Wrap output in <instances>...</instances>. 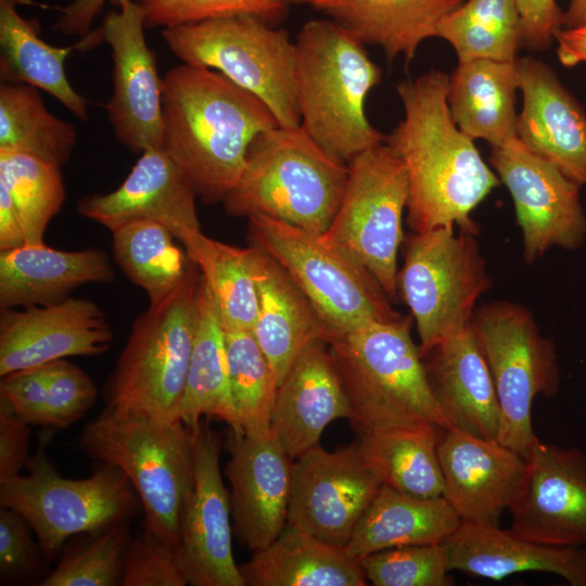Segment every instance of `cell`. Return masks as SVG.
Masks as SVG:
<instances>
[{"label":"cell","instance_id":"cell-38","mask_svg":"<svg viewBox=\"0 0 586 586\" xmlns=\"http://www.w3.org/2000/svg\"><path fill=\"white\" fill-rule=\"evenodd\" d=\"M76 142L74 125L51 114L36 87L0 82V151L27 153L61 168Z\"/></svg>","mask_w":586,"mask_h":586},{"label":"cell","instance_id":"cell-3","mask_svg":"<svg viewBox=\"0 0 586 586\" xmlns=\"http://www.w3.org/2000/svg\"><path fill=\"white\" fill-rule=\"evenodd\" d=\"M294 43L296 97L306 132L346 164L383 142L365 110L382 69L365 44L327 17L304 23Z\"/></svg>","mask_w":586,"mask_h":586},{"label":"cell","instance_id":"cell-24","mask_svg":"<svg viewBox=\"0 0 586 586\" xmlns=\"http://www.w3.org/2000/svg\"><path fill=\"white\" fill-rule=\"evenodd\" d=\"M349 402L326 341L308 344L277 388L270 428L292 459L318 445L333 421L349 418Z\"/></svg>","mask_w":586,"mask_h":586},{"label":"cell","instance_id":"cell-1","mask_svg":"<svg viewBox=\"0 0 586 586\" xmlns=\"http://www.w3.org/2000/svg\"><path fill=\"white\" fill-rule=\"evenodd\" d=\"M448 84L449 75L438 69L400 80L395 89L404 116L384 135V142L406 167V220L411 232L453 226L479 234L471 214L500 180L474 140L454 122Z\"/></svg>","mask_w":586,"mask_h":586},{"label":"cell","instance_id":"cell-16","mask_svg":"<svg viewBox=\"0 0 586 586\" xmlns=\"http://www.w3.org/2000/svg\"><path fill=\"white\" fill-rule=\"evenodd\" d=\"M191 433L194 488L184 510L177 557L192 586H245L232 552L230 493L219 467L220 435L201 420Z\"/></svg>","mask_w":586,"mask_h":586},{"label":"cell","instance_id":"cell-11","mask_svg":"<svg viewBox=\"0 0 586 586\" xmlns=\"http://www.w3.org/2000/svg\"><path fill=\"white\" fill-rule=\"evenodd\" d=\"M476 237L448 226L403 240L397 291L416 324L421 355L469 329L479 300L493 286Z\"/></svg>","mask_w":586,"mask_h":586},{"label":"cell","instance_id":"cell-34","mask_svg":"<svg viewBox=\"0 0 586 586\" xmlns=\"http://www.w3.org/2000/svg\"><path fill=\"white\" fill-rule=\"evenodd\" d=\"M21 0H0V78L40 89L80 120L88 119L86 99L71 85L65 60L78 46L54 47L39 36L37 23L20 15Z\"/></svg>","mask_w":586,"mask_h":586},{"label":"cell","instance_id":"cell-32","mask_svg":"<svg viewBox=\"0 0 586 586\" xmlns=\"http://www.w3.org/2000/svg\"><path fill=\"white\" fill-rule=\"evenodd\" d=\"M515 60L458 63L449 75L447 102L457 127L491 146L515 137Z\"/></svg>","mask_w":586,"mask_h":586},{"label":"cell","instance_id":"cell-47","mask_svg":"<svg viewBox=\"0 0 586 586\" xmlns=\"http://www.w3.org/2000/svg\"><path fill=\"white\" fill-rule=\"evenodd\" d=\"M27 520L18 512L0 510V576L2 582L28 578L43 568L40 546Z\"/></svg>","mask_w":586,"mask_h":586},{"label":"cell","instance_id":"cell-5","mask_svg":"<svg viewBox=\"0 0 586 586\" xmlns=\"http://www.w3.org/2000/svg\"><path fill=\"white\" fill-rule=\"evenodd\" d=\"M412 317L375 321L330 341L359 434L396 426L448 429L432 394Z\"/></svg>","mask_w":586,"mask_h":586},{"label":"cell","instance_id":"cell-45","mask_svg":"<svg viewBox=\"0 0 586 586\" xmlns=\"http://www.w3.org/2000/svg\"><path fill=\"white\" fill-rule=\"evenodd\" d=\"M145 27H173L208 18L252 15L278 26L291 7L290 0H137Z\"/></svg>","mask_w":586,"mask_h":586},{"label":"cell","instance_id":"cell-51","mask_svg":"<svg viewBox=\"0 0 586 586\" xmlns=\"http://www.w3.org/2000/svg\"><path fill=\"white\" fill-rule=\"evenodd\" d=\"M557 55L564 67L586 63V24L574 28H561L555 36Z\"/></svg>","mask_w":586,"mask_h":586},{"label":"cell","instance_id":"cell-53","mask_svg":"<svg viewBox=\"0 0 586 586\" xmlns=\"http://www.w3.org/2000/svg\"><path fill=\"white\" fill-rule=\"evenodd\" d=\"M586 24V0H570L564 11V28H574Z\"/></svg>","mask_w":586,"mask_h":586},{"label":"cell","instance_id":"cell-36","mask_svg":"<svg viewBox=\"0 0 586 586\" xmlns=\"http://www.w3.org/2000/svg\"><path fill=\"white\" fill-rule=\"evenodd\" d=\"M202 417L238 428L228 373L225 331L216 306L202 280L200 316L191 354L186 388L177 418L187 428H194Z\"/></svg>","mask_w":586,"mask_h":586},{"label":"cell","instance_id":"cell-31","mask_svg":"<svg viewBox=\"0 0 586 586\" xmlns=\"http://www.w3.org/2000/svg\"><path fill=\"white\" fill-rule=\"evenodd\" d=\"M461 521L444 496L419 498L382 485L344 549L360 559L390 548L442 544Z\"/></svg>","mask_w":586,"mask_h":586},{"label":"cell","instance_id":"cell-29","mask_svg":"<svg viewBox=\"0 0 586 586\" xmlns=\"http://www.w3.org/2000/svg\"><path fill=\"white\" fill-rule=\"evenodd\" d=\"M467 0H290L333 21L360 42L379 46L386 60L409 64L440 22Z\"/></svg>","mask_w":586,"mask_h":586},{"label":"cell","instance_id":"cell-37","mask_svg":"<svg viewBox=\"0 0 586 586\" xmlns=\"http://www.w3.org/2000/svg\"><path fill=\"white\" fill-rule=\"evenodd\" d=\"M113 234L114 259L128 277L157 304L179 289L195 264L174 242L173 233L152 220L127 224Z\"/></svg>","mask_w":586,"mask_h":586},{"label":"cell","instance_id":"cell-35","mask_svg":"<svg viewBox=\"0 0 586 586\" xmlns=\"http://www.w3.org/2000/svg\"><path fill=\"white\" fill-rule=\"evenodd\" d=\"M444 429L396 426L360 434L358 450L382 485L400 493L434 498L444 495L438 442Z\"/></svg>","mask_w":586,"mask_h":586},{"label":"cell","instance_id":"cell-12","mask_svg":"<svg viewBox=\"0 0 586 586\" xmlns=\"http://www.w3.org/2000/svg\"><path fill=\"white\" fill-rule=\"evenodd\" d=\"M470 330L488 365L500 407L497 441L525 459L539 440L532 423L536 396L560 387L557 347L520 303L496 300L476 307Z\"/></svg>","mask_w":586,"mask_h":586},{"label":"cell","instance_id":"cell-6","mask_svg":"<svg viewBox=\"0 0 586 586\" xmlns=\"http://www.w3.org/2000/svg\"><path fill=\"white\" fill-rule=\"evenodd\" d=\"M347 175V164L301 125L276 126L253 140L243 173L222 203L231 216L264 215L319 235L337 211Z\"/></svg>","mask_w":586,"mask_h":586},{"label":"cell","instance_id":"cell-14","mask_svg":"<svg viewBox=\"0 0 586 586\" xmlns=\"http://www.w3.org/2000/svg\"><path fill=\"white\" fill-rule=\"evenodd\" d=\"M491 167L513 202L523 259L534 264L548 251H574L586 241L581 188L517 136L491 146Z\"/></svg>","mask_w":586,"mask_h":586},{"label":"cell","instance_id":"cell-50","mask_svg":"<svg viewBox=\"0 0 586 586\" xmlns=\"http://www.w3.org/2000/svg\"><path fill=\"white\" fill-rule=\"evenodd\" d=\"M107 1L120 9L132 0H74L62 10L60 17L52 26L53 30L87 37L93 20L103 11Z\"/></svg>","mask_w":586,"mask_h":586},{"label":"cell","instance_id":"cell-46","mask_svg":"<svg viewBox=\"0 0 586 586\" xmlns=\"http://www.w3.org/2000/svg\"><path fill=\"white\" fill-rule=\"evenodd\" d=\"M122 585L184 586L188 582L176 549L142 530L128 545Z\"/></svg>","mask_w":586,"mask_h":586},{"label":"cell","instance_id":"cell-2","mask_svg":"<svg viewBox=\"0 0 586 586\" xmlns=\"http://www.w3.org/2000/svg\"><path fill=\"white\" fill-rule=\"evenodd\" d=\"M163 149L207 204L222 202L240 179L249 148L280 126L255 94L224 74L182 63L163 77Z\"/></svg>","mask_w":586,"mask_h":586},{"label":"cell","instance_id":"cell-44","mask_svg":"<svg viewBox=\"0 0 586 586\" xmlns=\"http://www.w3.org/2000/svg\"><path fill=\"white\" fill-rule=\"evenodd\" d=\"M375 586H450L445 543L410 545L372 552L359 559Z\"/></svg>","mask_w":586,"mask_h":586},{"label":"cell","instance_id":"cell-23","mask_svg":"<svg viewBox=\"0 0 586 586\" xmlns=\"http://www.w3.org/2000/svg\"><path fill=\"white\" fill-rule=\"evenodd\" d=\"M522 93L515 136L579 187L586 184V112L550 66L515 59Z\"/></svg>","mask_w":586,"mask_h":586},{"label":"cell","instance_id":"cell-15","mask_svg":"<svg viewBox=\"0 0 586 586\" xmlns=\"http://www.w3.org/2000/svg\"><path fill=\"white\" fill-rule=\"evenodd\" d=\"M381 486L357 444L334 451L318 444L293 462L288 523L344 548Z\"/></svg>","mask_w":586,"mask_h":586},{"label":"cell","instance_id":"cell-8","mask_svg":"<svg viewBox=\"0 0 586 586\" xmlns=\"http://www.w3.org/2000/svg\"><path fill=\"white\" fill-rule=\"evenodd\" d=\"M182 63L224 74L259 98L282 127H297L295 43L289 33L252 15L203 20L163 28Z\"/></svg>","mask_w":586,"mask_h":586},{"label":"cell","instance_id":"cell-20","mask_svg":"<svg viewBox=\"0 0 586 586\" xmlns=\"http://www.w3.org/2000/svg\"><path fill=\"white\" fill-rule=\"evenodd\" d=\"M196 196L188 175L164 149H148L119 187L81 198L77 211L111 232L138 220L158 222L186 249L202 233Z\"/></svg>","mask_w":586,"mask_h":586},{"label":"cell","instance_id":"cell-9","mask_svg":"<svg viewBox=\"0 0 586 586\" xmlns=\"http://www.w3.org/2000/svg\"><path fill=\"white\" fill-rule=\"evenodd\" d=\"M46 433L26 464V473L0 482V505L23 515L41 552L54 558L73 536L130 520L140 500L125 473L100 463L88 477L62 476L46 453Z\"/></svg>","mask_w":586,"mask_h":586},{"label":"cell","instance_id":"cell-21","mask_svg":"<svg viewBox=\"0 0 586 586\" xmlns=\"http://www.w3.org/2000/svg\"><path fill=\"white\" fill-rule=\"evenodd\" d=\"M113 331L101 307L72 297L0 311V375L69 356H100Z\"/></svg>","mask_w":586,"mask_h":586},{"label":"cell","instance_id":"cell-39","mask_svg":"<svg viewBox=\"0 0 586 586\" xmlns=\"http://www.w3.org/2000/svg\"><path fill=\"white\" fill-rule=\"evenodd\" d=\"M184 250L200 270L224 330H253L258 296L251 247L229 245L202 232Z\"/></svg>","mask_w":586,"mask_h":586},{"label":"cell","instance_id":"cell-30","mask_svg":"<svg viewBox=\"0 0 586 586\" xmlns=\"http://www.w3.org/2000/svg\"><path fill=\"white\" fill-rule=\"evenodd\" d=\"M245 586H365L360 560L286 523L267 547L240 566Z\"/></svg>","mask_w":586,"mask_h":586},{"label":"cell","instance_id":"cell-28","mask_svg":"<svg viewBox=\"0 0 586 586\" xmlns=\"http://www.w3.org/2000/svg\"><path fill=\"white\" fill-rule=\"evenodd\" d=\"M114 269L100 249L61 251L42 243L0 251V310L47 306L78 286L110 283Z\"/></svg>","mask_w":586,"mask_h":586},{"label":"cell","instance_id":"cell-52","mask_svg":"<svg viewBox=\"0 0 586 586\" xmlns=\"http://www.w3.org/2000/svg\"><path fill=\"white\" fill-rule=\"evenodd\" d=\"M24 231L7 189L0 184V251L25 244Z\"/></svg>","mask_w":586,"mask_h":586},{"label":"cell","instance_id":"cell-4","mask_svg":"<svg viewBox=\"0 0 586 586\" xmlns=\"http://www.w3.org/2000/svg\"><path fill=\"white\" fill-rule=\"evenodd\" d=\"M80 449L119 468L144 511L143 530L177 549L194 488L189 428L179 419L123 415L105 407L81 430Z\"/></svg>","mask_w":586,"mask_h":586},{"label":"cell","instance_id":"cell-27","mask_svg":"<svg viewBox=\"0 0 586 586\" xmlns=\"http://www.w3.org/2000/svg\"><path fill=\"white\" fill-rule=\"evenodd\" d=\"M258 309L252 330L279 385L310 343H329L330 331L289 273L265 251L251 245Z\"/></svg>","mask_w":586,"mask_h":586},{"label":"cell","instance_id":"cell-49","mask_svg":"<svg viewBox=\"0 0 586 586\" xmlns=\"http://www.w3.org/2000/svg\"><path fill=\"white\" fill-rule=\"evenodd\" d=\"M29 424L0 398V482L20 473L30 458Z\"/></svg>","mask_w":586,"mask_h":586},{"label":"cell","instance_id":"cell-43","mask_svg":"<svg viewBox=\"0 0 586 586\" xmlns=\"http://www.w3.org/2000/svg\"><path fill=\"white\" fill-rule=\"evenodd\" d=\"M82 536V539L72 542L58 565L38 585H122L125 556L131 539L129 520Z\"/></svg>","mask_w":586,"mask_h":586},{"label":"cell","instance_id":"cell-13","mask_svg":"<svg viewBox=\"0 0 586 586\" xmlns=\"http://www.w3.org/2000/svg\"><path fill=\"white\" fill-rule=\"evenodd\" d=\"M347 166L341 203L320 238L359 262L390 300H395L409 195L405 164L383 141L356 155Z\"/></svg>","mask_w":586,"mask_h":586},{"label":"cell","instance_id":"cell-25","mask_svg":"<svg viewBox=\"0 0 586 586\" xmlns=\"http://www.w3.org/2000/svg\"><path fill=\"white\" fill-rule=\"evenodd\" d=\"M434 399L448 429L497 440L500 407L488 365L470 330L421 355Z\"/></svg>","mask_w":586,"mask_h":586},{"label":"cell","instance_id":"cell-7","mask_svg":"<svg viewBox=\"0 0 586 586\" xmlns=\"http://www.w3.org/2000/svg\"><path fill=\"white\" fill-rule=\"evenodd\" d=\"M201 282L196 267L179 289L136 318L105 384V407L178 419L199 324Z\"/></svg>","mask_w":586,"mask_h":586},{"label":"cell","instance_id":"cell-22","mask_svg":"<svg viewBox=\"0 0 586 586\" xmlns=\"http://www.w3.org/2000/svg\"><path fill=\"white\" fill-rule=\"evenodd\" d=\"M444 497L461 520L498 525L515 501L526 459L497 440L444 429L438 442Z\"/></svg>","mask_w":586,"mask_h":586},{"label":"cell","instance_id":"cell-19","mask_svg":"<svg viewBox=\"0 0 586 586\" xmlns=\"http://www.w3.org/2000/svg\"><path fill=\"white\" fill-rule=\"evenodd\" d=\"M526 463L511 530L547 546L586 545V453L538 440Z\"/></svg>","mask_w":586,"mask_h":586},{"label":"cell","instance_id":"cell-18","mask_svg":"<svg viewBox=\"0 0 586 586\" xmlns=\"http://www.w3.org/2000/svg\"><path fill=\"white\" fill-rule=\"evenodd\" d=\"M227 449L233 531L256 551L272 543L288 523L292 458L270 425L230 430Z\"/></svg>","mask_w":586,"mask_h":586},{"label":"cell","instance_id":"cell-10","mask_svg":"<svg viewBox=\"0 0 586 586\" xmlns=\"http://www.w3.org/2000/svg\"><path fill=\"white\" fill-rule=\"evenodd\" d=\"M247 220L251 245L265 251L294 280L330 331V341L403 316L359 262L320 234L264 215Z\"/></svg>","mask_w":586,"mask_h":586},{"label":"cell","instance_id":"cell-26","mask_svg":"<svg viewBox=\"0 0 586 586\" xmlns=\"http://www.w3.org/2000/svg\"><path fill=\"white\" fill-rule=\"evenodd\" d=\"M450 571L501 581L526 572L551 573L586 586V550L538 544L511 528L462 520L445 542Z\"/></svg>","mask_w":586,"mask_h":586},{"label":"cell","instance_id":"cell-40","mask_svg":"<svg viewBox=\"0 0 586 586\" xmlns=\"http://www.w3.org/2000/svg\"><path fill=\"white\" fill-rule=\"evenodd\" d=\"M436 37L451 44L458 63L481 59L512 62L523 47L514 0H467L440 22Z\"/></svg>","mask_w":586,"mask_h":586},{"label":"cell","instance_id":"cell-48","mask_svg":"<svg viewBox=\"0 0 586 586\" xmlns=\"http://www.w3.org/2000/svg\"><path fill=\"white\" fill-rule=\"evenodd\" d=\"M522 22L523 47L548 49L558 30L564 27V12L556 0H514Z\"/></svg>","mask_w":586,"mask_h":586},{"label":"cell","instance_id":"cell-42","mask_svg":"<svg viewBox=\"0 0 586 586\" xmlns=\"http://www.w3.org/2000/svg\"><path fill=\"white\" fill-rule=\"evenodd\" d=\"M225 344L238 419L233 431L270 425L278 384L252 330L225 331Z\"/></svg>","mask_w":586,"mask_h":586},{"label":"cell","instance_id":"cell-33","mask_svg":"<svg viewBox=\"0 0 586 586\" xmlns=\"http://www.w3.org/2000/svg\"><path fill=\"white\" fill-rule=\"evenodd\" d=\"M92 379L65 358L1 377L0 398L29 425L63 429L95 403Z\"/></svg>","mask_w":586,"mask_h":586},{"label":"cell","instance_id":"cell-41","mask_svg":"<svg viewBox=\"0 0 586 586\" xmlns=\"http://www.w3.org/2000/svg\"><path fill=\"white\" fill-rule=\"evenodd\" d=\"M0 184L12 199L26 243H42L66 200L61 168L27 153L0 151Z\"/></svg>","mask_w":586,"mask_h":586},{"label":"cell","instance_id":"cell-17","mask_svg":"<svg viewBox=\"0 0 586 586\" xmlns=\"http://www.w3.org/2000/svg\"><path fill=\"white\" fill-rule=\"evenodd\" d=\"M145 28L144 14L135 1L106 13L100 27L114 63L107 118L116 140L132 153L164 146L163 77Z\"/></svg>","mask_w":586,"mask_h":586}]
</instances>
